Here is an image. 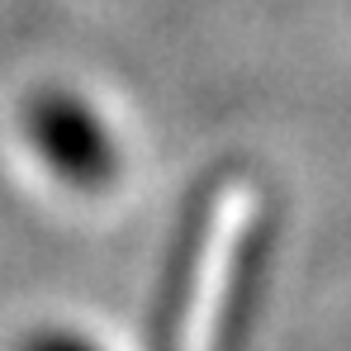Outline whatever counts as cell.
<instances>
[{
    "mask_svg": "<svg viewBox=\"0 0 351 351\" xmlns=\"http://www.w3.org/2000/svg\"><path fill=\"white\" fill-rule=\"evenodd\" d=\"M29 133L48 167L71 185H100L114 171V143L76 95L48 90L29 105Z\"/></svg>",
    "mask_w": 351,
    "mask_h": 351,
    "instance_id": "6da1fadb",
    "label": "cell"
},
{
    "mask_svg": "<svg viewBox=\"0 0 351 351\" xmlns=\"http://www.w3.org/2000/svg\"><path fill=\"white\" fill-rule=\"evenodd\" d=\"M29 351H90V347H81V342H71V337H43V342H34Z\"/></svg>",
    "mask_w": 351,
    "mask_h": 351,
    "instance_id": "7a4b0ae2",
    "label": "cell"
}]
</instances>
